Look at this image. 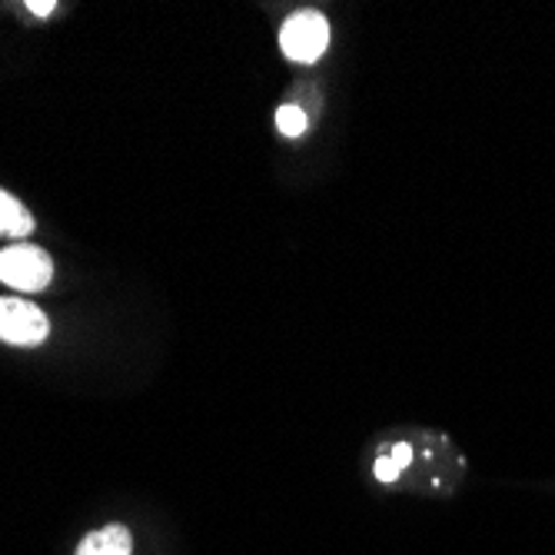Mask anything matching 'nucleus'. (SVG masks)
<instances>
[{
  "label": "nucleus",
  "instance_id": "1",
  "mask_svg": "<svg viewBox=\"0 0 555 555\" xmlns=\"http://www.w3.org/2000/svg\"><path fill=\"white\" fill-rule=\"evenodd\" d=\"M54 280V263H50L47 249L34 243H14L0 249V283H8L21 293H40Z\"/></svg>",
  "mask_w": 555,
  "mask_h": 555
},
{
  "label": "nucleus",
  "instance_id": "2",
  "mask_svg": "<svg viewBox=\"0 0 555 555\" xmlns=\"http://www.w3.org/2000/svg\"><path fill=\"white\" fill-rule=\"evenodd\" d=\"M280 47L283 54L296 64H313L323 57V50L330 47V24L317 11H299L293 14L283 30H280Z\"/></svg>",
  "mask_w": 555,
  "mask_h": 555
},
{
  "label": "nucleus",
  "instance_id": "3",
  "mask_svg": "<svg viewBox=\"0 0 555 555\" xmlns=\"http://www.w3.org/2000/svg\"><path fill=\"white\" fill-rule=\"evenodd\" d=\"M50 333L47 317L34 307V302L4 296L0 299V339L11 346H40Z\"/></svg>",
  "mask_w": 555,
  "mask_h": 555
},
{
  "label": "nucleus",
  "instance_id": "4",
  "mask_svg": "<svg viewBox=\"0 0 555 555\" xmlns=\"http://www.w3.org/2000/svg\"><path fill=\"white\" fill-rule=\"evenodd\" d=\"M77 555H133V535L127 526H104L77 545Z\"/></svg>",
  "mask_w": 555,
  "mask_h": 555
},
{
  "label": "nucleus",
  "instance_id": "5",
  "mask_svg": "<svg viewBox=\"0 0 555 555\" xmlns=\"http://www.w3.org/2000/svg\"><path fill=\"white\" fill-rule=\"evenodd\" d=\"M30 230H34V217H30V210L21 204L17 196H11L8 190H0V236L24 240Z\"/></svg>",
  "mask_w": 555,
  "mask_h": 555
},
{
  "label": "nucleus",
  "instance_id": "6",
  "mask_svg": "<svg viewBox=\"0 0 555 555\" xmlns=\"http://www.w3.org/2000/svg\"><path fill=\"white\" fill-rule=\"evenodd\" d=\"M276 127L283 137H302V130H307V114H302L296 104H286L276 111Z\"/></svg>",
  "mask_w": 555,
  "mask_h": 555
},
{
  "label": "nucleus",
  "instance_id": "7",
  "mask_svg": "<svg viewBox=\"0 0 555 555\" xmlns=\"http://www.w3.org/2000/svg\"><path fill=\"white\" fill-rule=\"evenodd\" d=\"M399 473H402V469H399L389 456L376 460V479H379V482H396V479H399Z\"/></svg>",
  "mask_w": 555,
  "mask_h": 555
},
{
  "label": "nucleus",
  "instance_id": "8",
  "mask_svg": "<svg viewBox=\"0 0 555 555\" xmlns=\"http://www.w3.org/2000/svg\"><path fill=\"white\" fill-rule=\"evenodd\" d=\"M389 460H392V463H396V466L402 469V466H406V463L413 460V449H410L406 442H399V446L392 449V456H389Z\"/></svg>",
  "mask_w": 555,
  "mask_h": 555
},
{
  "label": "nucleus",
  "instance_id": "9",
  "mask_svg": "<svg viewBox=\"0 0 555 555\" xmlns=\"http://www.w3.org/2000/svg\"><path fill=\"white\" fill-rule=\"evenodd\" d=\"M27 11H34L37 17H50L54 14V0H30Z\"/></svg>",
  "mask_w": 555,
  "mask_h": 555
}]
</instances>
